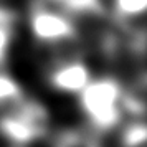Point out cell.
Listing matches in <instances>:
<instances>
[{
  "label": "cell",
  "instance_id": "obj_1",
  "mask_svg": "<svg viewBox=\"0 0 147 147\" xmlns=\"http://www.w3.org/2000/svg\"><path fill=\"white\" fill-rule=\"evenodd\" d=\"M80 109L91 131L106 134L122 124L126 114L132 116L134 96L113 76H98L81 89Z\"/></svg>",
  "mask_w": 147,
  "mask_h": 147
},
{
  "label": "cell",
  "instance_id": "obj_2",
  "mask_svg": "<svg viewBox=\"0 0 147 147\" xmlns=\"http://www.w3.org/2000/svg\"><path fill=\"white\" fill-rule=\"evenodd\" d=\"M50 131V114L40 101L27 98L0 107V137L17 147L38 142Z\"/></svg>",
  "mask_w": 147,
  "mask_h": 147
},
{
  "label": "cell",
  "instance_id": "obj_3",
  "mask_svg": "<svg viewBox=\"0 0 147 147\" xmlns=\"http://www.w3.org/2000/svg\"><path fill=\"white\" fill-rule=\"evenodd\" d=\"M28 30L38 43L47 47L66 45L78 36V28L71 15L50 0H35L30 5Z\"/></svg>",
  "mask_w": 147,
  "mask_h": 147
},
{
  "label": "cell",
  "instance_id": "obj_4",
  "mask_svg": "<svg viewBox=\"0 0 147 147\" xmlns=\"http://www.w3.org/2000/svg\"><path fill=\"white\" fill-rule=\"evenodd\" d=\"M93 74L88 63L76 55H68L56 60L48 66L47 81L58 93L78 94L91 81Z\"/></svg>",
  "mask_w": 147,
  "mask_h": 147
},
{
  "label": "cell",
  "instance_id": "obj_5",
  "mask_svg": "<svg viewBox=\"0 0 147 147\" xmlns=\"http://www.w3.org/2000/svg\"><path fill=\"white\" fill-rule=\"evenodd\" d=\"M53 147H101V144L93 131L65 129L56 136Z\"/></svg>",
  "mask_w": 147,
  "mask_h": 147
},
{
  "label": "cell",
  "instance_id": "obj_6",
  "mask_svg": "<svg viewBox=\"0 0 147 147\" xmlns=\"http://www.w3.org/2000/svg\"><path fill=\"white\" fill-rule=\"evenodd\" d=\"M53 5L69 15H101L104 13L102 0H50Z\"/></svg>",
  "mask_w": 147,
  "mask_h": 147
},
{
  "label": "cell",
  "instance_id": "obj_7",
  "mask_svg": "<svg viewBox=\"0 0 147 147\" xmlns=\"http://www.w3.org/2000/svg\"><path fill=\"white\" fill-rule=\"evenodd\" d=\"M111 7L119 22H131L147 13V0H111Z\"/></svg>",
  "mask_w": 147,
  "mask_h": 147
},
{
  "label": "cell",
  "instance_id": "obj_8",
  "mask_svg": "<svg viewBox=\"0 0 147 147\" xmlns=\"http://www.w3.org/2000/svg\"><path fill=\"white\" fill-rule=\"evenodd\" d=\"M15 15L8 8L0 5V66L5 63L13 40Z\"/></svg>",
  "mask_w": 147,
  "mask_h": 147
},
{
  "label": "cell",
  "instance_id": "obj_9",
  "mask_svg": "<svg viewBox=\"0 0 147 147\" xmlns=\"http://www.w3.org/2000/svg\"><path fill=\"white\" fill-rule=\"evenodd\" d=\"M119 147H147V122L136 119L127 124L119 136Z\"/></svg>",
  "mask_w": 147,
  "mask_h": 147
},
{
  "label": "cell",
  "instance_id": "obj_10",
  "mask_svg": "<svg viewBox=\"0 0 147 147\" xmlns=\"http://www.w3.org/2000/svg\"><path fill=\"white\" fill-rule=\"evenodd\" d=\"M25 96L23 88L12 74L0 69V107H5Z\"/></svg>",
  "mask_w": 147,
  "mask_h": 147
}]
</instances>
